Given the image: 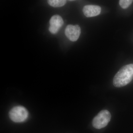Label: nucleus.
<instances>
[{"label": "nucleus", "mask_w": 133, "mask_h": 133, "mask_svg": "<svg viewBox=\"0 0 133 133\" xmlns=\"http://www.w3.org/2000/svg\"><path fill=\"white\" fill-rule=\"evenodd\" d=\"M133 79V64L126 65L122 67L114 76V85L115 87L125 86L132 81Z\"/></svg>", "instance_id": "nucleus-1"}, {"label": "nucleus", "mask_w": 133, "mask_h": 133, "mask_svg": "<svg viewBox=\"0 0 133 133\" xmlns=\"http://www.w3.org/2000/svg\"><path fill=\"white\" fill-rule=\"evenodd\" d=\"M111 115L107 110L101 111L95 116L92 121L93 126L95 128L100 129L107 125L110 121Z\"/></svg>", "instance_id": "nucleus-2"}, {"label": "nucleus", "mask_w": 133, "mask_h": 133, "mask_svg": "<svg viewBox=\"0 0 133 133\" xmlns=\"http://www.w3.org/2000/svg\"><path fill=\"white\" fill-rule=\"evenodd\" d=\"M28 112L25 108L22 106H17L11 109L9 112L10 119L16 122H21L24 121L28 118Z\"/></svg>", "instance_id": "nucleus-3"}, {"label": "nucleus", "mask_w": 133, "mask_h": 133, "mask_svg": "<svg viewBox=\"0 0 133 133\" xmlns=\"http://www.w3.org/2000/svg\"><path fill=\"white\" fill-rule=\"evenodd\" d=\"M81 32V28L78 25L69 24L66 26L65 33L69 40L72 42H75L78 39Z\"/></svg>", "instance_id": "nucleus-4"}, {"label": "nucleus", "mask_w": 133, "mask_h": 133, "mask_svg": "<svg viewBox=\"0 0 133 133\" xmlns=\"http://www.w3.org/2000/svg\"><path fill=\"white\" fill-rule=\"evenodd\" d=\"M49 30L51 33L55 34L57 33L64 24L62 17L58 15L53 16L50 21Z\"/></svg>", "instance_id": "nucleus-5"}, {"label": "nucleus", "mask_w": 133, "mask_h": 133, "mask_svg": "<svg viewBox=\"0 0 133 133\" xmlns=\"http://www.w3.org/2000/svg\"><path fill=\"white\" fill-rule=\"evenodd\" d=\"M101 10V8L97 5H87L84 7L83 11L86 17H90L98 15Z\"/></svg>", "instance_id": "nucleus-6"}, {"label": "nucleus", "mask_w": 133, "mask_h": 133, "mask_svg": "<svg viewBox=\"0 0 133 133\" xmlns=\"http://www.w3.org/2000/svg\"><path fill=\"white\" fill-rule=\"evenodd\" d=\"M66 2L65 0H49L48 1V3L53 7H60L64 6Z\"/></svg>", "instance_id": "nucleus-7"}, {"label": "nucleus", "mask_w": 133, "mask_h": 133, "mask_svg": "<svg viewBox=\"0 0 133 133\" xmlns=\"http://www.w3.org/2000/svg\"><path fill=\"white\" fill-rule=\"evenodd\" d=\"M133 2V1L132 0H120L119 1V4L122 8L126 9L128 8Z\"/></svg>", "instance_id": "nucleus-8"}]
</instances>
